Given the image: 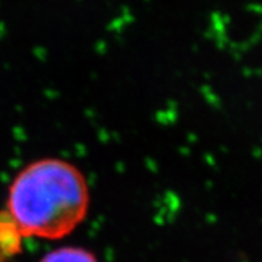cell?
Segmentation results:
<instances>
[{"label":"cell","instance_id":"obj_1","mask_svg":"<svg viewBox=\"0 0 262 262\" xmlns=\"http://www.w3.org/2000/svg\"><path fill=\"white\" fill-rule=\"evenodd\" d=\"M89 205L90 193L83 172L60 158L28 163L8 189L7 211L23 237H64L84 220Z\"/></svg>","mask_w":262,"mask_h":262},{"label":"cell","instance_id":"obj_2","mask_svg":"<svg viewBox=\"0 0 262 262\" xmlns=\"http://www.w3.org/2000/svg\"><path fill=\"white\" fill-rule=\"evenodd\" d=\"M21 238L17 225L7 210L0 211V257H14L21 250Z\"/></svg>","mask_w":262,"mask_h":262},{"label":"cell","instance_id":"obj_3","mask_svg":"<svg viewBox=\"0 0 262 262\" xmlns=\"http://www.w3.org/2000/svg\"><path fill=\"white\" fill-rule=\"evenodd\" d=\"M39 262H99L97 255L80 246H62L41 257Z\"/></svg>","mask_w":262,"mask_h":262}]
</instances>
